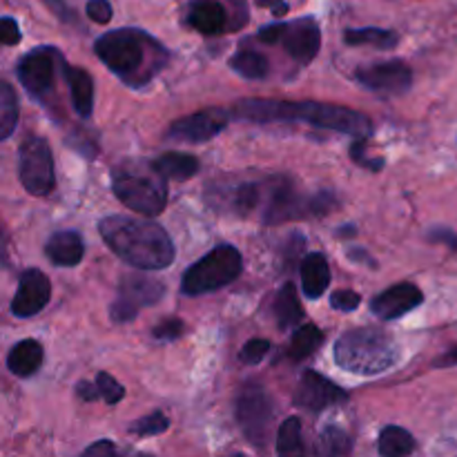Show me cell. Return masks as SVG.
I'll return each instance as SVG.
<instances>
[{
    "label": "cell",
    "instance_id": "38",
    "mask_svg": "<svg viewBox=\"0 0 457 457\" xmlns=\"http://www.w3.org/2000/svg\"><path fill=\"white\" fill-rule=\"evenodd\" d=\"M21 38L22 34L18 22L13 21L12 16H4L3 21H0V40H3V45H18L21 43Z\"/></svg>",
    "mask_w": 457,
    "mask_h": 457
},
{
    "label": "cell",
    "instance_id": "29",
    "mask_svg": "<svg viewBox=\"0 0 457 457\" xmlns=\"http://www.w3.org/2000/svg\"><path fill=\"white\" fill-rule=\"evenodd\" d=\"M353 451V440L346 431L337 427H326L317 440V455H348Z\"/></svg>",
    "mask_w": 457,
    "mask_h": 457
},
{
    "label": "cell",
    "instance_id": "7",
    "mask_svg": "<svg viewBox=\"0 0 457 457\" xmlns=\"http://www.w3.org/2000/svg\"><path fill=\"white\" fill-rule=\"evenodd\" d=\"M235 413L245 440L262 449L270 436L272 420H275V406H272L270 395L259 384H244V388L237 393Z\"/></svg>",
    "mask_w": 457,
    "mask_h": 457
},
{
    "label": "cell",
    "instance_id": "34",
    "mask_svg": "<svg viewBox=\"0 0 457 457\" xmlns=\"http://www.w3.org/2000/svg\"><path fill=\"white\" fill-rule=\"evenodd\" d=\"M366 141L369 138H355V143L351 147V156L357 165L370 170V172H378V170L384 168V159H369L366 156Z\"/></svg>",
    "mask_w": 457,
    "mask_h": 457
},
{
    "label": "cell",
    "instance_id": "39",
    "mask_svg": "<svg viewBox=\"0 0 457 457\" xmlns=\"http://www.w3.org/2000/svg\"><path fill=\"white\" fill-rule=\"evenodd\" d=\"M76 395H79L83 402L101 400V391H98V384H89V382H79V386H76Z\"/></svg>",
    "mask_w": 457,
    "mask_h": 457
},
{
    "label": "cell",
    "instance_id": "9",
    "mask_svg": "<svg viewBox=\"0 0 457 457\" xmlns=\"http://www.w3.org/2000/svg\"><path fill=\"white\" fill-rule=\"evenodd\" d=\"M257 38L262 43H279L288 52V56H293L302 65H308L321 47V31L312 18L262 27Z\"/></svg>",
    "mask_w": 457,
    "mask_h": 457
},
{
    "label": "cell",
    "instance_id": "6",
    "mask_svg": "<svg viewBox=\"0 0 457 457\" xmlns=\"http://www.w3.org/2000/svg\"><path fill=\"white\" fill-rule=\"evenodd\" d=\"M241 272H244V259H241L239 250L230 244H221L210 250L205 257H201L195 266L187 268L183 275L181 290L187 297L214 293V290L239 279Z\"/></svg>",
    "mask_w": 457,
    "mask_h": 457
},
{
    "label": "cell",
    "instance_id": "35",
    "mask_svg": "<svg viewBox=\"0 0 457 457\" xmlns=\"http://www.w3.org/2000/svg\"><path fill=\"white\" fill-rule=\"evenodd\" d=\"M183 330H186V324L181 320H165L154 328V337L161 342H174L181 337Z\"/></svg>",
    "mask_w": 457,
    "mask_h": 457
},
{
    "label": "cell",
    "instance_id": "36",
    "mask_svg": "<svg viewBox=\"0 0 457 457\" xmlns=\"http://www.w3.org/2000/svg\"><path fill=\"white\" fill-rule=\"evenodd\" d=\"M361 297L357 293H353V290H337V293H333V297H330V306L335 308V311H342V312H351L355 311L357 306H360Z\"/></svg>",
    "mask_w": 457,
    "mask_h": 457
},
{
    "label": "cell",
    "instance_id": "37",
    "mask_svg": "<svg viewBox=\"0 0 457 457\" xmlns=\"http://www.w3.org/2000/svg\"><path fill=\"white\" fill-rule=\"evenodd\" d=\"M87 16L98 25H107L112 21V4L107 0H89Z\"/></svg>",
    "mask_w": 457,
    "mask_h": 457
},
{
    "label": "cell",
    "instance_id": "17",
    "mask_svg": "<svg viewBox=\"0 0 457 457\" xmlns=\"http://www.w3.org/2000/svg\"><path fill=\"white\" fill-rule=\"evenodd\" d=\"M187 25L205 36H217L223 31H235V22H230L228 9L221 0H195L187 9Z\"/></svg>",
    "mask_w": 457,
    "mask_h": 457
},
{
    "label": "cell",
    "instance_id": "43",
    "mask_svg": "<svg viewBox=\"0 0 457 457\" xmlns=\"http://www.w3.org/2000/svg\"><path fill=\"white\" fill-rule=\"evenodd\" d=\"M431 239H433V241H437V239L451 241V245H453V248H457V237L451 235V232H445V230H442V232H433Z\"/></svg>",
    "mask_w": 457,
    "mask_h": 457
},
{
    "label": "cell",
    "instance_id": "27",
    "mask_svg": "<svg viewBox=\"0 0 457 457\" xmlns=\"http://www.w3.org/2000/svg\"><path fill=\"white\" fill-rule=\"evenodd\" d=\"M321 342H324V333L315 324L299 326L293 333V339H290L288 355L297 361L306 360V357H311L321 346Z\"/></svg>",
    "mask_w": 457,
    "mask_h": 457
},
{
    "label": "cell",
    "instance_id": "20",
    "mask_svg": "<svg viewBox=\"0 0 457 457\" xmlns=\"http://www.w3.org/2000/svg\"><path fill=\"white\" fill-rule=\"evenodd\" d=\"M330 266L321 253H311L302 259V290L308 299H317L328 290Z\"/></svg>",
    "mask_w": 457,
    "mask_h": 457
},
{
    "label": "cell",
    "instance_id": "40",
    "mask_svg": "<svg viewBox=\"0 0 457 457\" xmlns=\"http://www.w3.org/2000/svg\"><path fill=\"white\" fill-rule=\"evenodd\" d=\"M43 3L47 4V7L52 9V12L56 13L58 18H61V21H65V22H74V13H71V9L67 7L65 0H43Z\"/></svg>",
    "mask_w": 457,
    "mask_h": 457
},
{
    "label": "cell",
    "instance_id": "23",
    "mask_svg": "<svg viewBox=\"0 0 457 457\" xmlns=\"http://www.w3.org/2000/svg\"><path fill=\"white\" fill-rule=\"evenodd\" d=\"M275 315H277V324H279L281 330H290L295 328V326L302 324L303 311H302V303H299L297 290H295L293 284H286L284 288L279 290V295H277Z\"/></svg>",
    "mask_w": 457,
    "mask_h": 457
},
{
    "label": "cell",
    "instance_id": "5",
    "mask_svg": "<svg viewBox=\"0 0 457 457\" xmlns=\"http://www.w3.org/2000/svg\"><path fill=\"white\" fill-rule=\"evenodd\" d=\"M400 344L378 328L348 330L335 344V361L348 373L373 378L400 361Z\"/></svg>",
    "mask_w": 457,
    "mask_h": 457
},
{
    "label": "cell",
    "instance_id": "22",
    "mask_svg": "<svg viewBox=\"0 0 457 457\" xmlns=\"http://www.w3.org/2000/svg\"><path fill=\"white\" fill-rule=\"evenodd\" d=\"M154 165L165 179H172V181H187L199 172V161L192 154H181V152H168V154L156 156Z\"/></svg>",
    "mask_w": 457,
    "mask_h": 457
},
{
    "label": "cell",
    "instance_id": "42",
    "mask_svg": "<svg viewBox=\"0 0 457 457\" xmlns=\"http://www.w3.org/2000/svg\"><path fill=\"white\" fill-rule=\"evenodd\" d=\"M254 3H257L259 7L272 9L275 16H284V13L288 12V3H286V0H254Z\"/></svg>",
    "mask_w": 457,
    "mask_h": 457
},
{
    "label": "cell",
    "instance_id": "32",
    "mask_svg": "<svg viewBox=\"0 0 457 457\" xmlns=\"http://www.w3.org/2000/svg\"><path fill=\"white\" fill-rule=\"evenodd\" d=\"M96 384H98V391H101V400H105L110 406L119 404V402L125 397V388L120 386L110 373H98Z\"/></svg>",
    "mask_w": 457,
    "mask_h": 457
},
{
    "label": "cell",
    "instance_id": "24",
    "mask_svg": "<svg viewBox=\"0 0 457 457\" xmlns=\"http://www.w3.org/2000/svg\"><path fill=\"white\" fill-rule=\"evenodd\" d=\"M378 449L384 457L411 455L415 451V437L402 427H386L379 433Z\"/></svg>",
    "mask_w": 457,
    "mask_h": 457
},
{
    "label": "cell",
    "instance_id": "10",
    "mask_svg": "<svg viewBox=\"0 0 457 457\" xmlns=\"http://www.w3.org/2000/svg\"><path fill=\"white\" fill-rule=\"evenodd\" d=\"M65 67L61 52L52 45H43V47H36L31 52H27L25 56L18 61L16 74L21 79L22 87L31 94V96H47L54 87V80H56V71Z\"/></svg>",
    "mask_w": 457,
    "mask_h": 457
},
{
    "label": "cell",
    "instance_id": "8",
    "mask_svg": "<svg viewBox=\"0 0 457 457\" xmlns=\"http://www.w3.org/2000/svg\"><path fill=\"white\" fill-rule=\"evenodd\" d=\"M18 177L31 196H47L56 186V165L43 137H27L18 152Z\"/></svg>",
    "mask_w": 457,
    "mask_h": 457
},
{
    "label": "cell",
    "instance_id": "19",
    "mask_svg": "<svg viewBox=\"0 0 457 457\" xmlns=\"http://www.w3.org/2000/svg\"><path fill=\"white\" fill-rule=\"evenodd\" d=\"M62 74H65L67 85H70L71 105H74L76 114L80 119H89L94 112V79L89 76V71L74 65L62 67Z\"/></svg>",
    "mask_w": 457,
    "mask_h": 457
},
{
    "label": "cell",
    "instance_id": "15",
    "mask_svg": "<svg viewBox=\"0 0 457 457\" xmlns=\"http://www.w3.org/2000/svg\"><path fill=\"white\" fill-rule=\"evenodd\" d=\"M49 297H52V284H49L47 275L38 268H29L18 279V290L12 302V315L18 320H29L47 306Z\"/></svg>",
    "mask_w": 457,
    "mask_h": 457
},
{
    "label": "cell",
    "instance_id": "11",
    "mask_svg": "<svg viewBox=\"0 0 457 457\" xmlns=\"http://www.w3.org/2000/svg\"><path fill=\"white\" fill-rule=\"evenodd\" d=\"M165 295V286L161 281L147 279L143 275H125L120 277L119 297L112 303V320L125 324V321L137 320L141 308H150L159 303Z\"/></svg>",
    "mask_w": 457,
    "mask_h": 457
},
{
    "label": "cell",
    "instance_id": "4",
    "mask_svg": "<svg viewBox=\"0 0 457 457\" xmlns=\"http://www.w3.org/2000/svg\"><path fill=\"white\" fill-rule=\"evenodd\" d=\"M112 192L125 208L156 217L168 205V179L156 170L154 161L128 159L112 170Z\"/></svg>",
    "mask_w": 457,
    "mask_h": 457
},
{
    "label": "cell",
    "instance_id": "3",
    "mask_svg": "<svg viewBox=\"0 0 457 457\" xmlns=\"http://www.w3.org/2000/svg\"><path fill=\"white\" fill-rule=\"evenodd\" d=\"M94 52L105 62L107 70L114 71L128 85L147 83L168 61V49L147 31L134 27L103 34L94 43Z\"/></svg>",
    "mask_w": 457,
    "mask_h": 457
},
{
    "label": "cell",
    "instance_id": "13",
    "mask_svg": "<svg viewBox=\"0 0 457 457\" xmlns=\"http://www.w3.org/2000/svg\"><path fill=\"white\" fill-rule=\"evenodd\" d=\"M355 79L370 92L404 94L413 85V71L404 61H384L360 67Z\"/></svg>",
    "mask_w": 457,
    "mask_h": 457
},
{
    "label": "cell",
    "instance_id": "14",
    "mask_svg": "<svg viewBox=\"0 0 457 457\" xmlns=\"http://www.w3.org/2000/svg\"><path fill=\"white\" fill-rule=\"evenodd\" d=\"M346 400L348 393L344 388H339L337 384L315 370H306L295 391V406L311 411V413H321V411L342 404Z\"/></svg>",
    "mask_w": 457,
    "mask_h": 457
},
{
    "label": "cell",
    "instance_id": "28",
    "mask_svg": "<svg viewBox=\"0 0 457 457\" xmlns=\"http://www.w3.org/2000/svg\"><path fill=\"white\" fill-rule=\"evenodd\" d=\"M18 98L7 80L0 83V138L7 141L18 125Z\"/></svg>",
    "mask_w": 457,
    "mask_h": 457
},
{
    "label": "cell",
    "instance_id": "33",
    "mask_svg": "<svg viewBox=\"0 0 457 457\" xmlns=\"http://www.w3.org/2000/svg\"><path fill=\"white\" fill-rule=\"evenodd\" d=\"M270 353V342L268 339H250L248 344H245L244 348H241L239 353V360L244 361V364H259V361H263V357Z\"/></svg>",
    "mask_w": 457,
    "mask_h": 457
},
{
    "label": "cell",
    "instance_id": "2",
    "mask_svg": "<svg viewBox=\"0 0 457 457\" xmlns=\"http://www.w3.org/2000/svg\"><path fill=\"white\" fill-rule=\"evenodd\" d=\"M98 232L116 257L138 270H163L172 266L174 244L156 221L112 214L101 219Z\"/></svg>",
    "mask_w": 457,
    "mask_h": 457
},
{
    "label": "cell",
    "instance_id": "16",
    "mask_svg": "<svg viewBox=\"0 0 457 457\" xmlns=\"http://www.w3.org/2000/svg\"><path fill=\"white\" fill-rule=\"evenodd\" d=\"M424 302V295L422 290L418 288L415 284H397L393 288L384 290L379 293L378 297L370 302V311L384 321H391V320H400V317L409 315L411 311H415L418 306H422Z\"/></svg>",
    "mask_w": 457,
    "mask_h": 457
},
{
    "label": "cell",
    "instance_id": "26",
    "mask_svg": "<svg viewBox=\"0 0 457 457\" xmlns=\"http://www.w3.org/2000/svg\"><path fill=\"white\" fill-rule=\"evenodd\" d=\"M346 45H373L378 49H393L400 43V36L391 29H379V27H364V29H348L344 34Z\"/></svg>",
    "mask_w": 457,
    "mask_h": 457
},
{
    "label": "cell",
    "instance_id": "41",
    "mask_svg": "<svg viewBox=\"0 0 457 457\" xmlns=\"http://www.w3.org/2000/svg\"><path fill=\"white\" fill-rule=\"evenodd\" d=\"M83 455H116V446L112 445L110 440H98L96 445L87 446V449L83 451Z\"/></svg>",
    "mask_w": 457,
    "mask_h": 457
},
{
    "label": "cell",
    "instance_id": "1",
    "mask_svg": "<svg viewBox=\"0 0 457 457\" xmlns=\"http://www.w3.org/2000/svg\"><path fill=\"white\" fill-rule=\"evenodd\" d=\"M232 114L250 123H306L312 128L348 134L353 138H369L373 134L369 116L330 103L244 98L237 103Z\"/></svg>",
    "mask_w": 457,
    "mask_h": 457
},
{
    "label": "cell",
    "instance_id": "25",
    "mask_svg": "<svg viewBox=\"0 0 457 457\" xmlns=\"http://www.w3.org/2000/svg\"><path fill=\"white\" fill-rule=\"evenodd\" d=\"M230 67L241 76V79L248 80H262L268 76V58L262 52H254V49H241L235 56L230 58Z\"/></svg>",
    "mask_w": 457,
    "mask_h": 457
},
{
    "label": "cell",
    "instance_id": "12",
    "mask_svg": "<svg viewBox=\"0 0 457 457\" xmlns=\"http://www.w3.org/2000/svg\"><path fill=\"white\" fill-rule=\"evenodd\" d=\"M230 116L232 112L223 110V107H208V110L186 116V119L174 120L165 138L181 143H205L228 128Z\"/></svg>",
    "mask_w": 457,
    "mask_h": 457
},
{
    "label": "cell",
    "instance_id": "18",
    "mask_svg": "<svg viewBox=\"0 0 457 457\" xmlns=\"http://www.w3.org/2000/svg\"><path fill=\"white\" fill-rule=\"evenodd\" d=\"M45 254H47V259L54 263V266H61V268L79 266V263L83 262L85 244L83 239H80L79 232L61 230L56 232V235L49 237V241L45 244Z\"/></svg>",
    "mask_w": 457,
    "mask_h": 457
},
{
    "label": "cell",
    "instance_id": "31",
    "mask_svg": "<svg viewBox=\"0 0 457 457\" xmlns=\"http://www.w3.org/2000/svg\"><path fill=\"white\" fill-rule=\"evenodd\" d=\"M170 422L168 418H165L163 413H152V415H145V418L137 420V422L129 427V433H134V436H143V437H150V436H161V433L168 431Z\"/></svg>",
    "mask_w": 457,
    "mask_h": 457
},
{
    "label": "cell",
    "instance_id": "30",
    "mask_svg": "<svg viewBox=\"0 0 457 457\" xmlns=\"http://www.w3.org/2000/svg\"><path fill=\"white\" fill-rule=\"evenodd\" d=\"M302 451H303L302 420L288 418L279 427V433H277V453L293 455V453H302Z\"/></svg>",
    "mask_w": 457,
    "mask_h": 457
},
{
    "label": "cell",
    "instance_id": "21",
    "mask_svg": "<svg viewBox=\"0 0 457 457\" xmlns=\"http://www.w3.org/2000/svg\"><path fill=\"white\" fill-rule=\"evenodd\" d=\"M43 346L36 339H25L9 351L7 369L16 378H29V375L38 373V369L43 366Z\"/></svg>",
    "mask_w": 457,
    "mask_h": 457
}]
</instances>
